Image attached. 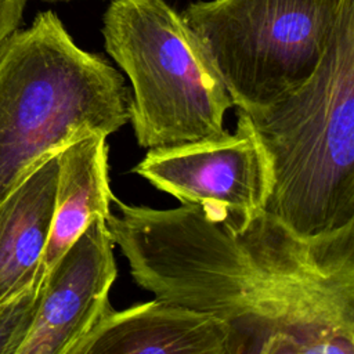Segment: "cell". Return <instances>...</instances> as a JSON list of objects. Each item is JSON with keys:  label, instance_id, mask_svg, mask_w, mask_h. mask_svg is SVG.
Masks as SVG:
<instances>
[{"label": "cell", "instance_id": "6da1fadb", "mask_svg": "<svg viewBox=\"0 0 354 354\" xmlns=\"http://www.w3.org/2000/svg\"><path fill=\"white\" fill-rule=\"evenodd\" d=\"M111 205L133 281L223 319L238 354H354V223L304 238L267 212L236 230L196 205Z\"/></svg>", "mask_w": 354, "mask_h": 354}, {"label": "cell", "instance_id": "7a4b0ae2", "mask_svg": "<svg viewBox=\"0 0 354 354\" xmlns=\"http://www.w3.org/2000/svg\"><path fill=\"white\" fill-rule=\"evenodd\" d=\"M130 90L104 57L41 11L0 46V203L46 159L129 122Z\"/></svg>", "mask_w": 354, "mask_h": 354}, {"label": "cell", "instance_id": "3957f363", "mask_svg": "<svg viewBox=\"0 0 354 354\" xmlns=\"http://www.w3.org/2000/svg\"><path fill=\"white\" fill-rule=\"evenodd\" d=\"M248 115L271 166L264 212L304 238L354 223V0L314 73Z\"/></svg>", "mask_w": 354, "mask_h": 354}, {"label": "cell", "instance_id": "277c9868", "mask_svg": "<svg viewBox=\"0 0 354 354\" xmlns=\"http://www.w3.org/2000/svg\"><path fill=\"white\" fill-rule=\"evenodd\" d=\"M101 33L131 83L129 122L141 148L221 137L234 101L206 47L166 0H112Z\"/></svg>", "mask_w": 354, "mask_h": 354}, {"label": "cell", "instance_id": "5b68a950", "mask_svg": "<svg viewBox=\"0 0 354 354\" xmlns=\"http://www.w3.org/2000/svg\"><path fill=\"white\" fill-rule=\"evenodd\" d=\"M350 0H199L181 12L206 47L234 106L261 109L319 65Z\"/></svg>", "mask_w": 354, "mask_h": 354}, {"label": "cell", "instance_id": "8992f818", "mask_svg": "<svg viewBox=\"0 0 354 354\" xmlns=\"http://www.w3.org/2000/svg\"><path fill=\"white\" fill-rule=\"evenodd\" d=\"M133 171L181 205H196L212 221L236 230L264 212L272 185L267 152L239 108L234 133L151 148Z\"/></svg>", "mask_w": 354, "mask_h": 354}, {"label": "cell", "instance_id": "52a82bcc", "mask_svg": "<svg viewBox=\"0 0 354 354\" xmlns=\"http://www.w3.org/2000/svg\"><path fill=\"white\" fill-rule=\"evenodd\" d=\"M105 218L93 217L40 285L39 306L17 354H71L112 308L118 270Z\"/></svg>", "mask_w": 354, "mask_h": 354}, {"label": "cell", "instance_id": "ba28073f", "mask_svg": "<svg viewBox=\"0 0 354 354\" xmlns=\"http://www.w3.org/2000/svg\"><path fill=\"white\" fill-rule=\"evenodd\" d=\"M71 354H238V342L213 314L155 297L112 307Z\"/></svg>", "mask_w": 354, "mask_h": 354}, {"label": "cell", "instance_id": "9c48e42d", "mask_svg": "<svg viewBox=\"0 0 354 354\" xmlns=\"http://www.w3.org/2000/svg\"><path fill=\"white\" fill-rule=\"evenodd\" d=\"M58 180V153L0 203V303L41 282Z\"/></svg>", "mask_w": 354, "mask_h": 354}, {"label": "cell", "instance_id": "30bf717a", "mask_svg": "<svg viewBox=\"0 0 354 354\" xmlns=\"http://www.w3.org/2000/svg\"><path fill=\"white\" fill-rule=\"evenodd\" d=\"M106 137L102 133L87 134L58 153L55 206L41 261V279L91 218L98 216L106 220L112 209Z\"/></svg>", "mask_w": 354, "mask_h": 354}, {"label": "cell", "instance_id": "8fae6325", "mask_svg": "<svg viewBox=\"0 0 354 354\" xmlns=\"http://www.w3.org/2000/svg\"><path fill=\"white\" fill-rule=\"evenodd\" d=\"M40 285L36 282L0 303V354H17L28 336L39 306Z\"/></svg>", "mask_w": 354, "mask_h": 354}, {"label": "cell", "instance_id": "7c38bea8", "mask_svg": "<svg viewBox=\"0 0 354 354\" xmlns=\"http://www.w3.org/2000/svg\"><path fill=\"white\" fill-rule=\"evenodd\" d=\"M28 0H0V46L18 29Z\"/></svg>", "mask_w": 354, "mask_h": 354}, {"label": "cell", "instance_id": "4fadbf2b", "mask_svg": "<svg viewBox=\"0 0 354 354\" xmlns=\"http://www.w3.org/2000/svg\"><path fill=\"white\" fill-rule=\"evenodd\" d=\"M46 1H66V0H46Z\"/></svg>", "mask_w": 354, "mask_h": 354}]
</instances>
